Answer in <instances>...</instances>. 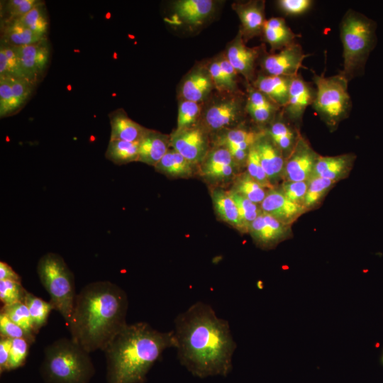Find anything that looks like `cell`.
I'll return each mask as SVG.
<instances>
[{"label":"cell","mask_w":383,"mask_h":383,"mask_svg":"<svg viewBox=\"0 0 383 383\" xmlns=\"http://www.w3.org/2000/svg\"><path fill=\"white\" fill-rule=\"evenodd\" d=\"M314 98L315 89L299 73L291 78L287 103L283 108L284 114L293 123L299 124Z\"/></svg>","instance_id":"cell-14"},{"label":"cell","mask_w":383,"mask_h":383,"mask_svg":"<svg viewBox=\"0 0 383 383\" xmlns=\"http://www.w3.org/2000/svg\"><path fill=\"white\" fill-rule=\"evenodd\" d=\"M279 9L287 15L298 16L306 13L313 4L311 0H279Z\"/></svg>","instance_id":"cell-49"},{"label":"cell","mask_w":383,"mask_h":383,"mask_svg":"<svg viewBox=\"0 0 383 383\" xmlns=\"http://www.w3.org/2000/svg\"><path fill=\"white\" fill-rule=\"evenodd\" d=\"M336 182L321 177H311L303 206L307 211L316 208Z\"/></svg>","instance_id":"cell-36"},{"label":"cell","mask_w":383,"mask_h":383,"mask_svg":"<svg viewBox=\"0 0 383 383\" xmlns=\"http://www.w3.org/2000/svg\"><path fill=\"white\" fill-rule=\"evenodd\" d=\"M262 35L273 52L280 50L294 43L297 37L285 20L281 17H274L266 20Z\"/></svg>","instance_id":"cell-26"},{"label":"cell","mask_w":383,"mask_h":383,"mask_svg":"<svg viewBox=\"0 0 383 383\" xmlns=\"http://www.w3.org/2000/svg\"><path fill=\"white\" fill-rule=\"evenodd\" d=\"M255 243L262 249H271L292 235L291 225L284 224L262 212L249 227Z\"/></svg>","instance_id":"cell-13"},{"label":"cell","mask_w":383,"mask_h":383,"mask_svg":"<svg viewBox=\"0 0 383 383\" xmlns=\"http://www.w3.org/2000/svg\"><path fill=\"white\" fill-rule=\"evenodd\" d=\"M254 145L258 153L262 167L270 183L274 187L279 180L283 179L286 158L265 131L257 140Z\"/></svg>","instance_id":"cell-17"},{"label":"cell","mask_w":383,"mask_h":383,"mask_svg":"<svg viewBox=\"0 0 383 383\" xmlns=\"http://www.w3.org/2000/svg\"><path fill=\"white\" fill-rule=\"evenodd\" d=\"M170 135L148 129L139 142L138 161L155 166L169 150Z\"/></svg>","instance_id":"cell-23"},{"label":"cell","mask_w":383,"mask_h":383,"mask_svg":"<svg viewBox=\"0 0 383 383\" xmlns=\"http://www.w3.org/2000/svg\"><path fill=\"white\" fill-rule=\"evenodd\" d=\"M212 0H179L174 2L173 10L178 21L190 26L202 24L214 10Z\"/></svg>","instance_id":"cell-22"},{"label":"cell","mask_w":383,"mask_h":383,"mask_svg":"<svg viewBox=\"0 0 383 383\" xmlns=\"http://www.w3.org/2000/svg\"><path fill=\"white\" fill-rule=\"evenodd\" d=\"M176 346L173 331L160 332L146 322L127 324L104 350L107 383H144L162 353Z\"/></svg>","instance_id":"cell-3"},{"label":"cell","mask_w":383,"mask_h":383,"mask_svg":"<svg viewBox=\"0 0 383 383\" xmlns=\"http://www.w3.org/2000/svg\"><path fill=\"white\" fill-rule=\"evenodd\" d=\"M228 192L238 207L245 233H248L251 223L262 212L260 205L253 203L231 189Z\"/></svg>","instance_id":"cell-38"},{"label":"cell","mask_w":383,"mask_h":383,"mask_svg":"<svg viewBox=\"0 0 383 383\" xmlns=\"http://www.w3.org/2000/svg\"><path fill=\"white\" fill-rule=\"evenodd\" d=\"M126 293L109 281L87 284L77 294L68 327L71 338L88 353L102 351L128 323Z\"/></svg>","instance_id":"cell-2"},{"label":"cell","mask_w":383,"mask_h":383,"mask_svg":"<svg viewBox=\"0 0 383 383\" xmlns=\"http://www.w3.org/2000/svg\"><path fill=\"white\" fill-rule=\"evenodd\" d=\"M10 80L15 108L18 113L30 99L36 87L23 78L10 77Z\"/></svg>","instance_id":"cell-42"},{"label":"cell","mask_w":383,"mask_h":383,"mask_svg":"<svg viewBox=\"0 0 383 383\" xmlns=\"http://www.w3.org/2000/svg\"><path fill=\"white\" fill-rule=\"evenodd\" d=\"M214 88L224 94L238 91V72L231 65L226 55H221L211 61L206 67Z\"/></svg>","instance_id":"cell-25"},{"label":"cell","mask_w":383,"mask_h":383,"mask_svg":"<svg viewBox=\"0 0 383 383\" xmlns=\"http://www.w3.org/2000/svg\"><path fill=\"white\" fill-rule=\"evenodd\" d=\"M206 133L196 125L175 130L170 135V146L194 165L201 163L209 152Z\"/></svg>","instance_id":"cell-10"},{"label":"cell","mask_w":383,"mask_h":383,"mask_svg":"<svg viewBox=\"0 0 383 383\" xmlns=\"http://www.w3.org/2000/svg\"><path fill=\"white\" fill-rule=\"evenodd\" d=\"M211 199L216 213L223 221L245 233L238 207L228 191L215 188L211 191Z\"/></svg>","instance_id":"cell-27"},{"label":"cell","mask_w":383,"mask_h":383,"mask_svg":"<svg viewBox=\"0 0 383 383\" xmlns=\"http://www.w3.org/2000/svg\"><path fill=\"white\" fill-rule=\"evenodd\" d=\"M356 159L353 153L335 156L319 155L311 177H321L337 182L350 172Z\"/></svg>","instance_id":"cell-20"},{"label":"cell","mask_w":383,"mask_h":383,"mask_svg":"<svg viewBox=\"0 0 383 383\" xmlns=\"http://www.w3.org/2000/svg\"><path fill=\"white\" fill-rule=\"evenodd\" d=\"M139 142L109 140L105 157L113 163L121 165L138 161Z\"/></svg>","instance_id":"cell-31"},{"label":"cell","mask_w":383,"mask_h":383,"mask_svg":"<svg viewBox=\"0 0 383 383\" xmlns=\"http://www.w3.org/2000/svg\"><path fill=\"white\" fill-rule=\"evenodd\" d=\"M1 313H4L13 322L22 327L26 331L36 335L33 330V321L28 309L23 302L4 305L1 308Z\"/></svg>","instance_id":"cell-41"},{"label":"cell","mask_w":383,"mask_h":383,"mask_svg":"<svg viewBox=\"0 0 383 383\" xmlns=\"http://www.w3.org/2000/svg\"><path fill=\"white\" fill-rule=\"evenodd\" d=\"M23 78L16 47L1 42L0 77Z\"/></svg>","instance_id":"cell-37"},{"label":"cell","mask_w":383,"mask_h":383,"mask_svg":"<svg viewBox=\"0 0 383 383\" xmlns=\"http://www.w3.org/2000/svg\"><path fill=\"white\" fill-rule=\"evenodd\" d=\"M110 140L138 143L148 128L132 120L123 109H118L109 114Z\"/></svg>","instance_id":"cell-21"},{"label":"cell","mask_w":383,"mask_h":383,"mask_svg":"<svg viewBox=\"0 0 383 383\" xmlns=\"http://www.w3.org/2000/svg\"><path fill=\"white\" fill-rule=\"evenodd\" d=\"M37 274L50 300L68 326L77 294L74 277L64 259L58 254L47 252L37 263Z\"/></svg>","instance_id":"cell-6"},{"label":"cell","mask_w":383,"mask_h":383,"mask_svg":"<svg viewBox=\"0 0 383 383\" xmlns=\"http://www.w3.org/2000/svg\"><path fill=\"white\" fill-rule=\"evenodd\" d=\"M94 372L89 353L72 338L57 339L44 350L40 374L46 383H89Z\"/></svg>","instance_id":"cell-4"},{"label":"cell","mask_w":383,"mask_h":383,"mask_svg":"<svg viewBox=\"0 0 383 383\" xmlns=\"http://www.w3.org/2000/svg\"><path fill=\"white\" fill-rule=\"evenodd\" d=\"M260 208L262 212L287 225H291L306 212L302 205L291 201L279 188L275 187L268 190Z\"/></svg>","instance_id":"cell-16"},{"label":"cell","mask_w":383,"mask_h":383,"mask_svg":"<svg viewBox=\"0 0 383 383\" xmlns=\"http://www.w3.org/2000/svg\"><path fill=\"white\" fill-rule=\"evenodd\" d=\"M315 98L312 106L331 131H335L347 118L352 109L348 81L340 73L326 77L314 74Z\"/></svg>","instance_id":"cell-7"},{"label":"cell","mask_w":383,"mask_h":383,"mask_svg":"<svg viewBox=\"0 0 383 383\" xmlns=\"http://www.w3.org/2000/svg\"><path fill=\"white\" fill-rule=\"evenodd\" d=\"M0 336L13 338H23L33 344L35 335L30 333L22 327L13 322L7 316L0 312Z\"/></svg>","instance_id":"cell-45"},{"label":"cell","mask_w":383,"mask_h":383,"mask_svg":"<svg viewBox=\"0 0 383 383\" xmlns=\"http://www.w3.org/2000/svg\"><path fill=\"white\" fill-rule=\"evenodd\" d=\"M26 291L21 282L0 280V300L4 305L23 302Z\"/></svg>","instance_id":"cell-44"},{"label":"cell","mask_w":383,"mask_h":383,"mask_svg":"<svg viewBox=\"0 0 383 383\" xmlns=\"http://www.w3.org/2000/svg\"><path fill=\"white\" fill-rule=\"evenodd\" d=\"M194 165L174 149L170 148L155 168L167 177L185 178L192 175Z\"/></svg>","instance_id":"cell-30"},{"label":"cell","mask_w":383,"mask_h":383,"mask_svg":"<svg viewBox=\"0 0 383 383\" xmlns=\"http://www.w3.org/2000/svg\"><path fill=\"white\" fill-rule=\"evenodd\" d=\"M231 190L243 196L253 203L260 205L269 189L262 187L252 178L247 172H245L235 177Z\"/></svg>","instance_id":"cell-33"},{"label":"cell","mask_w":383,"mask_h":383,"mask_svg":"<svg viewBox=\"0 0 383 383\" xmlns=\"http://www.w3.org/2000/svg\"><path fill=\"white\" fill-rule=\"evenodd\" d=\"M273 143L287 158L294 150L300 133L289 122L282 119H273L265 131Z\"/></svg>","instance_id":"cell-28"},{"label":"cell","mask_w":383,"mask_h":383,"mask_svg":"<svg viewBox=\"0 0 383 383\" xmlns=\"http://www.w3.org/2000/svg\"><path fill=\"white\" fill-rule=\"evenodd\" d=\"M214 85L206 67H197L189 72L180 85L181 99L202 103Z\"/></svg>","instance_id":"cell-19"},{"label":"cell","mask_w":383,"mask_h":383,"mask_svg":"<svg viewBox=\"0 0 383 383\" xmlns=\"http://www.w3.org/2000/svg\"><path fill=\"white\" fill-rule=\"evenodd\" d=\"M31 344L23 338L11 339L9 371L23 366L26 360Z\"/></svg>","instance_id":"cell-46"},{"label":"cell","mask_w":383,"mask_h":383,"mask_svg":"<svg viewBox=\"0 0 383 383\" xmlns=\"http://www.w3.org/2000/svg\"><path fill=\"white\" fill-rule=\"evenodd\" d=\"M291 78L260 74L252 81V87L265 94L279 108H284L288 100Z\"/></svg>","instance_id":"cell-24"},{"label":"cell","mask_w":383,"mask_h":383,"mask_svg":"<svg viewBox=\"0 0 383 383\" xmlns=\"http://www.w3.org/2000/svg\"><path fill=\"white\" fill-rule=\"evenodd\" d=\"M48 38L34 33L15 20L1 23V42L14 47L36 43Z\"/></svg>","instance_id":"cell-29"},{"label":"cell","mask_w":383,"mask_h":383,"mask_svg":"<svg viewBox=\"0 0 383 383\" xmlns=\"http://www.w3.org/2000/svg\"><path fill=\"white\" fill-rule=\"evenodd\" d=\"M246 168L248 174L262 187L267 189L274 188L262 167L258 153L254 145L250 149Z\"/></svg>","instance_id":"cell-43"},{"label":"cell","mask_w":383,"mask_h":383,"mask_svg":"<svg viewBox=\"0 0 383 383\" xmlns=\"http://www.w3.org/2000/svg\"><path fill=\"white\" fill-rule=\"evenodd\" d=\"M16 49L23 78L36 87L49 67L51 49L48 38Z\"/></svg>","instance_id":"cell-9"},{"label":"cell","mask_w":383,"mask_h":383,"mask_svg":"<svg viewBox=\"0 0 383 383\" xmlns=\"http://www.w3.org/2000/svg\"><path fill=\"white\" fill-rule=\"evenodd\" d=\"M376 22L360 12L348 9L340 23L343 67L339 72L348 82L362 76L377 38Z\"/></svg>","instance_id":"cell-5"},{"label":"cell","mask_w":383,"mask_h":383,"mask_svg":"<svg viewBox=\"0 0 383 383\" xmlns=\"http://www.w3.org/2000/svg\"><path fill=\"white\" fill-rule=\"evenodd\" d=\"M11 339L6 337L0 338V372L9 371V362Z\"/></svg>","instance_id":"cell-50"},{"label":"cell","mask_w":383,"mask_h":383,"mask_svg":"<svg viewBox=\"0 0 383 383\" xmlns=\"http://www.w3.org/2000/svg\"><path fill=\"white\" fill-rule=\"evenodd\" d=\"M309 184V180L299 182L284 181L279 189L289 200L303 206Z\"/></svg>","instance_id":"cell-48"},{"label":"cell","mask_w":383,"mask_h":383,"mask_svg":"<svg viewBox=\"0 0 383 383\" xmlns=\"http://www.w3.org/2000/svg\"><path fill=\"white\" fill-rule=\"evenodd\" d=\"M233 9L238 14L241 23L240 33L245 42L262 35L266 21L265 1H249L245 3H235Z\"/></svg>","instance_id":"cell-18"},{"label":"cell","mask_w":383,"mask_h":383,"mask_svg":"<svg viewBox=\"0 0 383 383\" xmlns=\"http://www.w3.org/2000/svg\"><path fill=\"white\" fill-rule=\"evenodd\" d=\"M41 0H9L1 7V23L17 19L29 12Z\"/></svg>","instance_id":"cell-40"},{"label":"cell","mask_w":383,"mask_h":383,"mask_svg":"<svg viewBox=\"0 0 383 383\" xmlns=\"http://www.w3.org/2000/svg\"><path fill=\"white\" fill-rule=\"evenodd\" d=\"M264 131L257 132L247 128L228 129L216 140L217 146L231 145L249 151Z\"/></svg>","instance_id":"cell-32"},{"label":"cell","mask_w":383,"mask_h":383,"mask_svg":"<svg viewBox=\"0 0 383 383\" xmlns=\"http://www.w3.org/2000/svg\"><path fill=\"white\" fill-rule=\"evenodd\" d=\"M16 113L10 77H0V117H9Z\"/></svg>","instance_id":"cell-47"},{"label":"cell","mask_w":383,"mask_h":383,"mask_svg":"<svg viewBox=\"0 0 383 383\" xmlns=\"http://www.w3.org/2000/svg\"><path fill=\"white\" fill-rule=\"evenodd\" d=\"M319 155L309 141L300 135L294 150L286 158L283 172L284 181L309 180Z\"/></svg>","instance_id":"cell-11"},{"label":"cell","mask_w":383,"mask_h":383,"mask_svg":"<svg viewBox=\"0 0 383 383\" xmlns=\"http://www.w3.org/2000/svg\"><path fill=\"white\" fill-rule=\"evenodd\" d=\"M260 48H249L238 33L227 48L226 56L236 70L247 81H253Z\"/></svg>","instance_id":"cell-15"},{"label":"cell","mask_w":383,"mask_h":383,"mask_svg":"<svg viewBox=\"0 0 383 383\" xmlns=\"http://www.w3.org/2000/svg\"><path fill=\"white\" fill-rule=\"evenodd\" d=\"M15 21L34 33L48 38L49 18L44 1Z\"/></svg>","instance_id":"cell-35"},{"label":"cell","mask_w":383,"mask_h":383,"mask_svg":"<svg viewBox=\"0 0 383 383\" xmlns=\"http://www.w3.org/2000/svg\"><path fill=\"white\" fill-rule=\"evenodd\" d=\"M23 303L28 309L34 332L38 334L40 329L47 323L48 316L54 307L50 301H45L27 290Z\"/></svg>","instance_id":"cell-34"},{"label":"cell","mask_w":383,"mask_h":383,"mask_svg":"<svg viewBox=\"0 0 383 383\" xmlns=\"http://www.w3.org/2000/svg\"><path fill=\"white\" fill-rule=\"evenodd\" d=\"M177 357L199 378L227 376L236 348L228 322L218 318L211 306L198 301L174 319Z\"/></svg>","instance_id":"cell-1"},{"label":"cell","mask_w":383,"mask_h":383,"mask_svg":"<svg viewBox=\"0 0 383 383\" xmlns=\"http://www.w3.org/2000/svg\"><path fill=\"white\" fill-rule=\"evenodd\" d=\"M202 103L181 99L179 104L176 130L196 126L202 113Z\"/></svg>","instance_id":"cell-39"},{"label":"cell","mask_w":383,"mask_h":383,"mask_svg":"<svg viewBox=\"0 0 383 383\" xmlns=\"http://www.w3.org/2000/svg\"><path fill=\"white\" fill-rule=\"evenodd\" d=\"M306 56L301 46L294 42L277 52L265 55L261 60L262 74L294 77L299 74Z\"/></svg>","instance_id":"cell-12"},{"label":"cell","mask_w":383,"mask_h":383,"mask_svg":"<svg viewBox=\"0 0 383 383\" xmlns=\"http://www.w3.org/2000/svg\"><path fill=\"white\" fill-rule=\"evenodd\" d=\"M0 280L21 282V277L5 262H0Z\"/></svg>","instance_id":"cell-51"},{"label":"cell","mask_w":383,"mask_h":383,"mask_svg":"<svg viewBox=\"0 0 383 383\" xmlns=\"http://www.w3.org/2000/svg\"><path fill=\"white\" fill-rule=\"evenodd\" d=\"M236 94H228L211 101L206 107L201 127L206 132L226 129L242 118L245 103L243 97Z\"/></svg>","instance_id":"cell-8"}]
</instances>
